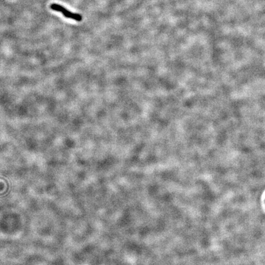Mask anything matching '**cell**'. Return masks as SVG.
Masks as SVG:
<instances>
[{"label": "cell", "mask_w": 265, "mask_h": 265, "mask_svg": "<svg viewBox=\"0 0 265 265\" xmlns=\"http://www.w3.org/2000/svg\"><path fill=\"white\" fill-rule=\"evenodd\" d=\"M50 8H51V9H52L53 10L61 12L63 14V15L68 18H73V19L76 20L78 21H80L82 20V17L79 14H73L71 12L67 11L65 8H63L62 6H61L58 4H52L51 5V6H50Z\"/></svg>", "instance_id": "6da1fadb"}]
</instances>
